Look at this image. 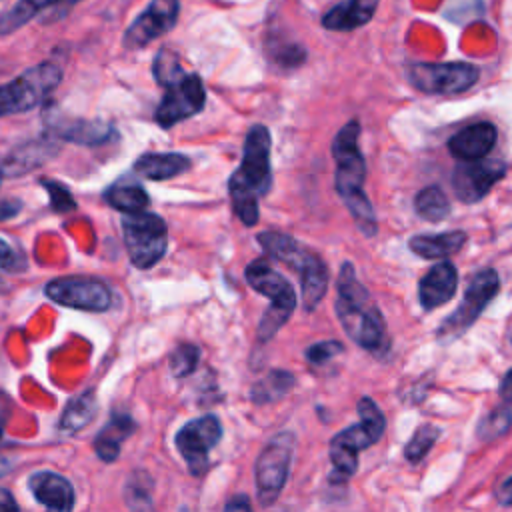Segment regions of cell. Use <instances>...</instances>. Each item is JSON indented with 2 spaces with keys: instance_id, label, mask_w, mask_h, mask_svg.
I'll use <instances>...</instances> for the list:
<instances>
[{
  "instance_id": "6da1fadb",
  "label": "cell",
  "mask_w": 512,
  "mask_h": 512,
  "mask_svg": "<svg viewBox=\"0 0 512 512\" xmlns=\"http://www.w3.org/2000/svg\"><path fill=\"white\" fill-rule=\"evenodd\" d=\"M272 138L264 124H254L244 140L242 162L228 180V192L234 214L244 226H254L260 218V198L270 192Z\"/></svg>"
},
{
  "instance_id": "7a4b0ae2",
  "label": "cell",
  "mask_w": 512,
  "mask_h": 512,
  "mask_svg": "<svg viewBox=\"0 0 512 512\" xmlns=\"http://www.w3.org/2000/svg\"><path fill=\"white\" fill-rule=\"evenodd\" d=\"M360 124L358 120L346 122L340 132L332 140V156H334V186L348 212L352 214L358 230L364 236L376 234V214L374 208L364 194L366 180V164L364 156L358 148Z\"/></svg>"
},
{
  "instance_id": "3957f363",
  "label": "cell",
  "mask_w": 512,
  "mask_h": 512,
  "mask_svg": "<svg viewBox=\"0 0 512 512\" xmlns=\"http://www.w3.org/2000/svg\"><path fill=\"white\" fill-rule=\"evenodd\" d=\"M336 316L344 332L364 350L382 354L388 350V336L384 318L370 298L368 290L358 282L354 266L344 262L336 282Z\"/></svg>"
},
{
  "instance_id": "277c9868",
  "label": "cell",
  "mask_w": 512,
  "mask_h": 512,
  "mask_svg": "<svg viewBox=\"0 0 512 512\" xmlns=\"http://www.w3.org/2000/svg\"><path fill=\"white\" fill-rule=\"evenodd\" d=\"M244 278L258 294L270 298V306L258 324V340L268 342L296 310V292L288 278L280 274L266 258L252 260L244 270Z\"/></svg>"
},
{
  "instance_id": "5b68a950",
  "label": "cell",
  "mask_w": 512,
  "mask_h": 512,
  "mask_svg": "<svg viewBox=\"0 0 512 512\" xmlns=\"http://www.w3.org/2000/svg\"><path fill=\"white\" fill-rule=\"evenodd\" d=\"M122 238L132 266L148 270L156 266L168 248L166 224L152 212H130L122 218Z\"/></svg>"
},
{
  "instance_id": "8992f818",
  "label": "cell",
  "mask_w": 512,
  "mask_h": 512,
  "mask_svg": "<svg viewBox=\"0 0 512 512\" xmlns=\"http://www.w3.org/2000/svg\"><path fill=\"white\" fill-rule=\"evenodd\" d=\"M62 80V68L56 62L30 66L12 82L0 86V116L26 112L38 106Z\"/></svg>"
},
{
  "instance_id": "52a82bcc",
  "label": "cell",
  "mask_w": 512,
  "mask_h": 512,
  "mask_svg": "<svg viewBox=\"0 0 512 512\" xmlns=\"http://www.w3.org/2000/svg\"><path fill=\"white\" fill-rule=\"evenodd\" d=\"M296 438L292 432H280L266 442L254 466L256 496L262 506H272L286 486L294 456Z\"/></svg>"
},
{
  "instance_id": "ba28073f",
  "label": "cell",
  "mask_w": 512,
  "mask_h": 512,
  "mask_svg": "<svg viewBox=\"0 0 512 512\" xmlns=\"http://www.w3.org/2000/svg\"><path fill=\"white\" fill-rule=\"evenodd\" d=\"M500 288V278L498 272L492 268L480 270L472 276L468 282V288L458 304V308L444 318V322L438 328V340L450 342L458 338L464 330H468L476 318L484 312L486 304L498 294Z\"/></svg>"
},
{
  "instance_id": "9c48e42d",
  "label": "cell",
  "mask_w": 512,
  "mask_h": 512,
  "mask_svg": "<svg viewBox=\"0 0 512 512\" xmlns=\"http://www.w3.org/2000/svg\"><path fill=\"white\" fill-rule=\"evenodd\" d=\"M410 84L424 94H460L480 76L468 62H414L406 70Z\"/></svg>"
},
{
  "instance_id": "30bf717a",
  "label": "cell",
  "mask_w": 512,
  "mask_h": 512,
  "mask_svg": "<svg viewBox=\"0 0 512 512\" xmlns=\"http://www.w3.org/2000/svg\"><path fill=\"white\" fill-rule=\"evenodd\" d=\"M46 296L66 308L104 312L112 304L110 288L92 276H60L46 284Z\"/></svg>"
},
{
  "instance_id": "8fae6325",
  "label": "cell",
  "mask_w": 512,
  "mask_h": 512,
  "mask_svg": "<svg viewBox=\"0 0 512 512\" xmlns=\"http://www.w3.org/2000/svg\"><path fill=\"white\" fill-rule=\"evenodd\" d=\"M164 88L166 92L156 108V122L162 128H172L174 124L196 116L204 108L206 88L198 74L184 72Z\"/></svg>"
},
{
  "instance_id": "7c38bea8",
  "label": "cell",
  "mask_w": 512,
  "mask_h": 512,
  "mask_svg": "<svg viewBox=\"0 0 512 512\" xmlns=\"http://www.w3.org/2000/svg\"><path fill=\"white\" fill-rule=\"evenodd\" d=\"M222 440V424L218 416L206 414L188 420L174 436V444L180 456L186 460L190 474L200 476L208 468L210 450Z\"/></svg>"
},
{
  "instance_id": "4fadbf2b",
  "label": "cell",
  "mask_w": 512,
  "mask_h": 512,
  "mask_svg": "<svg viewBox=\"0 0 512 512\" xmlns=\"http://www.w3.org/2000/svg\"><path fill=\"white\" fill-rule=\"evenodd\" d=\"M180 0H150L144 12H140L124 32V48L138 50L152 40L170 32L178 20Z\"/></svg>"
},
{
  "instance_id": "5bb4252c",
  "label": "cell",
  "mask_w": 512,
  "mask_h": 512,
  "mask_svg": "<svg viewBox=\"0 0 512 512\" xmlns=\"http://www.w3.org/2000/svg\"><path fill=\"white\" fill-rule=\"evenodd\" d=\"M504 174L506 164L500 160H460L452 172V188L460 202L474 204L482 200Z\"/></svg>"
},
{
  "instance_id": "9a60e30c",
  "label": "cell",
  "mask_w": 512,
  "mask_h": 512,
  "mask_svg": "<svg viewBox=\"0 0 512 512\" xmlns=\"http://www.w3.org/2000/svg\"><path fill=\"white\" fill-rule=\"evenodd\" d=\"M28 488H30L32 496L36 498V502H40L48 510L68 512L76 504L74 486L62 474H56L50 470L34 472L28 478Z\"/></svg>"
},
{
  "instance_id": "2e32d148",
  "label": "cell",
  "mask_w": 512,
  "mask_h": 512,
  "mask_svg": "<svg viewBox=\"0 0 512 512\" xmlns=\"http://www.w3.org/2000/svg\"><path fill=\"white\" fill-rule=\"evenodd\" d=\"M48 134L58 140L74 142L80 146H98L116 136L112 124L102 120H84V118H60L48 124Z\"/></svg>"
},
{
  "instance_id": "e0dca14e",
  "label": "cell",
  "mask_w": 512,
  "mask_h": 512,
  "mask_svg": "<svg viewBox=\"0 0 512 512\" xmlns=\"http://www.w3.org/2000/svg\"><path fill=\"white\" fill-rule=\"evenodd\" d=\"M58 152H60L58 142L50 138L24 142L6 156V160L0 164V172L4 178H18L26 172L36 170L38 166L54 158Z\"/></svg>"
},
{
  "instance_id": "ac0fdd59",
  "label": "cell",
  "mask_w": 512,
  "mask_h": 512,
  "mask_svg": "<svg viewBox=\"0 0 512 512\" xmlns=\"http://www.w3.org/2000/svg\"><path fill=\"white\" fill-rule=\"evenodd\" d=\"M458 288V272L452 262L434 264L420 280L418 300L424 310H434L446 304Z\"/></svg>"
},
{
  "instance_id": "d6986e66",
  "label": "cell",
  "mask_w": 512,
  "mask_h": 512,
  "mask_svg": "<svg viewBox=\"0 0 512 512\" xmlns=\"http://www.w3.org/2000/svg\"><path fill=\"white\" fill-rule=\"evenodd\" d=\"M496 126L492 122H478L456 132L448 140V152L456 160L484 158L496 144Z\"/></svg>"
},
{
  "instance_id": "ffe728a7",
  "label": "cell",
  "mask_w": 512,
  "mask_h": 512,
  "mask_svg": "<svg viewBox=\"0 0 512 512\" xmlns=\"http://www.w3.org/2000/svg\"><path fill=\"white\" fill-rule=\"evenodd\" d=\"M258 244L262 246V250L270 258H274V260H278V262L298 270V274L314 258V254L308 248H304L296 238H292V236H288L284 232H276V230L260 232L258 234Z\"/></svg>"
},
{
  "instance_id": "44dd1931",
  "label": "cell",
  "mask_w": 512,
  "mask_h": 512,
  "mask_svg": "<svg viewBox=\"0 0 512 512\" xmlns=\"http://www.w3.org/2000/svg\"><path fill=\"white\" fill-rule=\"evenodd\" d=\"M380 0H344L322 16V26L334 32H350L368 24Z\"/></svg>"
},
{
  "instance_id": "7402d4cb",
  "label": "cell",
  "mask_w": 512,
  "mask_h": 512,
  "mask_svg": "<svg viewBox=\"0 0 512 512\" xmlns=\"http://www.w3.org/2000/svg\"><path fill=\"white\" fill-rule=\"evenodd\" d=\"M190 170V158L178 152H152L142 154L134 162V172L146 180H168Z\"/></svg>"
},
{
  "instance_id": "603a6c76",
  "label": "cell",
  "mask_w": 512,
  "mask_h": 512,
  "mask_svg": "<svg viewBox=\"0 0 512 512\" xmlns=\"http://www.w3.org/2000/svg\"><path fill=\"white\" fill-rule=\"evenodd\" d=\"M466 242V232L452 230V232H440V234H420L410 238L408 246L414 254L426 260H438L448 258L456 254Z\"/></svg>"
},
{
  "instance_id": "cb8c5ba5",
  "label": "cell",
  "mask_w": 512,
  "mask_h": 512,
  "mask_svg": "<svg viewBox=\"0 0 512 512\" xmlns=\"http://www.w3.org/2000/svg\"><path fill=\"white\" fill-rule=\"evenodd\" d=\"M134 420L126 414H114L110 422L96 434L94 450L96 456L104 462H114L120 456L122 442L132 434Z\"/></svg>"
},
{
  "instance_id": "d4e9b609",
  "label": "cell",
  "mask_w": 512,
  "mask_h": 512,
  "mask_svg": "<svg viewBox=\"0 0 512 512\" xmlns=\"http://www.w3.org/2000/svg\"><path fill=\"white\" fill-rule=\"evenodd\" d=\"M326 290H328V266L320 256L314 254L308 266L300 272V294H302L304 310L312 312L320 304V300L326 296Z\"/></svg>"
},
{
  "instance_id": "484cf974",
  "label": "cell",
  "mask_w": 512,
  "mask_h": 512,
  "mask_svg": "<svg viewBox=\"0 0 512 512\" xmlns=\"http://www.w3.org/2000/svg\"><path fill=\"white\" fill-rule=\"evenodd\" d=\"M104 200L116 208L122 210L126 214L130 212H140L148 206L150 198L146 194V190L132 180H118L114 182L106 192H104Z\"/></svg>"
},
{
  "instance_id": "4316f807",
  "label": "cell",
  "mask_w": 512,
  "mask_h": 512,
  "mask_svg": "<svg viewBox=\"0 0 512 512\" xmlns=\"http://www.w3.org/2000/svg\"><path fill=\"white\" fill-rule=\"evenodd\" d=\"M94 414H96V394L90 388L68 402L58 422V428L64 434H76L94 418Z\"/></svg>"
},
{
  "instance_id": "83f0119b",
  "label": "cell",
  "mask_w": 512,
  "mask_h": 512,
  "mask_svg": "<svg viewBox=\"0 0 512 512\" xmlns=\"http://www.w3.org/2000/svg\"><path fill=\"white\" fill-rule=\"evenodd\" d=\"M294 374L288 370H270L250 388V400L254 404H270L284 398L294 388Z\"/></svg>"
},
{
  "instance_id": "f1b7e54d",
  "label": "cell",
  "mask_w": 512,
  "mask_h": 512,
  "mask_svg": "<svg viewBox=\"0 0 512 512\" xmlns=\"http://www.w3.org/2000/svg\"><path fill=\"white\" fill-rule=\"evenodd\" d=\"M50 0H18L10 10L0 14V36H8L42 14Z\"/></svg>"
},
{
  "instance_id": "f546056e",
  "label": "cell",
  "mask_w": 512,
  "mask_h": 512,
  "mask_svg": "<svg viewBox=\"0 0 512 512\" xmlns=\"http://www.w3.org/2000/svg\"><path fill=\"white\" fill-rule=\"evenodd\" d=\"M414 210L422 220L440 222L450 214V202L440 186H426L416 194Z\"/></svg>"
},
{
  "instance_id": "4dcf8cb0",
  "label": "cell",
  "mask_w": 512,
  "mask_h": 512,
  "mask_svg": "<svg viewBox=\"0 0 512 512\" xmlns=\"http://www.w3.org/2000/svg\"><path fill=\"white\" fill-rule=\"evenodd\" d=\"M152 488H154V482L146 472H142V470L132 472L128 476V482L124 488L126 504L136 510L152 508Z\"/></svg>"
},
{
  "instance_id": "1f68e13d",
  "label": "cell",
  "mask_w": 512,
  "mask_h": 512,
  "mask_svg": "<svg viewBox=\"0 0 512 512\" xmlns=\"http://www.w3.org/2000/svg\"><path fill=\"white\" fill-rule=\"evenodd\" d=\"M268 54L282 70H292L304 64L306 48L298 42H268Z\"/></svg>"
},
{
  "instance_id": "d6a6232c",
  "label": "cell",
  "mask_w": 512,
  "mask_h": 512,
  "mask_svg": "<svg viewBox=\"0 0 512 512\" xmlns=\"http://www.w3.org/2000/svg\"><path fill=\"white\" fill-rule=\"evenodd\" d=\"M512 426V410L508 406H498L488 416H484L478 424V438L480 440H494L508 432Z\"/></svg>"
},
{
  "instance_id": "836d02e7",
  "label": "cell",
  "mask_w": 512,
  "mask_h": 512,
  "mask_svg": "<svg viewBox=\"0 0 512 512\" xmlns=\"http://www.w3.org/2000/svg\"><path fill=\"white\" fill-rule=\"evenodd\" d=\"M438 434L440 430L432 424H422L414 436L408 440L406 448H404V456L410 460V462H420L428 452L430 448L434 446V442L438 440Z\"/></svg>"
},
{
  "instance_id": "e575fe53",
  "label": "cell",
  "mask_w": 512,
  "mask_h": 512,
  "mask_svg": "<svg viewBox=\"0 0 512 512\" xmlns=\"http://www.w3.org/2000/svg\"><path fill=\"white\" fill-rule=\"evenodd\" d=\"M152 72H154V78L160 86H166L170 84L172 80H176L178 76L184 74V68L180 66V60L178 56L168 50V48H160L156 58H154V64H152Z\"/></svg>"
},
{
  "instance_id": "d590c367",
  "label": "cell",
  "mask_w": 512,
  "mask_h": 512,
  "mask_svg": "<svg viewBox=\"0 0 512 512\" xmlns=\"http://www.w3.org/2000/svg\"><path fill=\"white\" fill-rule=\"evenodd\" d=\"M200 360V350L194 344H180L172 354H170V372L176 378H184L192 374L198 366Z\"/></svg>"
},
{
  "instance_id": "8d00e7d4",
  "label": "cell",
  "mask_w": 512,
  "mask_h": 512,
  "mask_svg": "<svg viewBox=\"0 0 512 512\" xmlns=\"http://www.w3.org/2000/svg\"><path fill=\"white\" fill-rule=\"evenodd\" d=\"M358 414H360V422L372 432V436L376 440H380L382 434H384V428H386V418L380 412V408L376 406V402L372 398H368V396L360 398Z\"/></svg>"
},
{
  "instance_id": "74e56055",
  "label": "cell",
  "mask_w": 512,
  "mask_h": 512,
  "mask_svg": "<svg viewBox=\"0 0 512 512\" xmlns=\"http://www.w3.org/2000/svg\"><path fill=\"white\" fill-rule=\"evenodd\" d=\"M340 352H344L342 342L338 340H324V342H316L312 346L306 348V360L314 366H322L328 360L336 358Z\"/></svg>"
},
{
  "instance_id": "f35d334b",
  "label": "cell",
  "mask_w": 512,
  "mask_h": 512,
  "mask_svg": "<svg viewBox=\"0 0 512 512\" xmlns=\"http://www.w3.org/2000/svg\"><path fill=\"white\" fill-rule=\"evenodd\" d=\"M26 266H28L26 256L16 246L0 238V270L18 274V272H24Z\"/></svg>"
},
{
  "instance_id": "ab89813d",
  "label": "cell",
  "mask_w": 512,
  "mask_h": 512,
  "mask_svg": "<svg viewBox=\"0 0 512 512\" xmlns=\"http://www.w3.org/2000/svg\"><path fill=\"white\" fill-rule=\"evenodd\" d=\"M40 184L48 190L50 204L56 212H66V210L76 208V202H74V198H72V194L66 186H62L60 182H54V180H40Z\"/></svg>"
},
{
  "instance_id": "60d3db41",
  "label": "cell",
  "mask_w": 512,
  "mask_h": 512,
  "mask_svg": "<svg viewBox=\"0 0 512 512\" xmlns=\"http://www.w3.org/2000/svg\"><path fill=\"white\" fill-rule=\"evenodd\" d=\"M82 0H50V4L46 6V10L40 14V20L44 24H52L62 20L76 4H80Z\"/></svg>"
},
{
  "instance_id": "b9f144b4",
  "label": "cell",
  "mask_w": 512,
  "mask_h": 512,
  "mask_svg": "<svg viewBox=\"0 0 512 512\" xmlns=\"http://www.w3.org/2000/svg\"><path fill=\"white\" fill-rule=\"evenodd\" d=\"M22 210V202L16 198H4L0 200V222L18 216Z\"/></svg>"
},
{
  "instance_id": "7bdbcfd3",
  "label": "cell",
  "mask_w": 512,
  "mask_h": 512,
  "mask_svg": "<svg viewBox=\"0 0 512 512\" xmlns=\"http://www.w3.org/2000/svg\"><path fill=\"white\" fill-rule=\"evenodd\" d=\"M496 500L504 506H512V476L504 480L496 490Z\"/></svg>"
},
{
  "instance_id": "ee69618b",
  "label": "cell",
  "mask_w": 512,
  "mask_h": 512,
  "mask_svg": "<svg viewBox=\"0 0 512 512\" xmlns=\"http://www.w3.org/2000/svg\"><path fill=\"white\" fill-rule=\"evenodd\" d=\"M224 508L226 510H250V500H248V496L238 494V496H232V500L226 502Z\"/></svg>"
},
{
  "instance_id": "f6af8a7d",
  "label": "cell",
  "mask_w": 512,
  "mask_h": 512,
  "mask_svg": "<svg viewBox=\"0 0 512 512\" xmlns=\"http://www.w3.org/2000/svg\"><path fill=\"white\" fill-rule=\"evenodd\" d=\"M500 396H502V400H506V402H512V370L504 376V380H502V384H500Z\"/></svg>"
},
{
  "instance_id": "bcb514c9",
  "label": "cell",
  "mask_w": 512,
  "mask_h": 512,
  "mask_svg": "<svg viewBox=\"0 0 512 512\" xmlns=\"http://www.w3.org/2000/svg\"><path fill=\"white\" fill-rule=\"evenodd\" d=\"M0 510H18V504L6 488H0Z\"/></svg>"
},
{
  "instance_id": "7dc6e473",
  "label": "cell",
  "mask_w": 512,
  "mask_h": 512,
  "mask_svg": "<svg viewBox=\"0 0 512 512\" xmlns=\"http://www.w3.org/2000/svg\"><path fill=\"white\" fill-rule=\"evenodd\" d=\"M12 468H14L12 458H8L6 454H0V478H2V476H6Z\"/></svg>"
},
{
  "instance_id": "c3c4849f",
  "label": "cell",
  "mask_w": 512,
  "mask_h": 512,
  "mask_svg": "<svg viewBox=\"0 0 512 512\" xmlns=\"http://www.w3.org/2000/svg\"><path fill=\"white\" fill-rule=\"evenodd\" d=\"M6 290H8V284H6V282H4V278L0 276V292H6Z\"/></svg>"
},
{
  "instance_id": "681fc988",
  "label": "cell",
  "mask_w": 512,
  "mask_h": 512,
  "mask_svg": "<svg viewBox=\"0 0 512 512\" xmlns=\"http://www.w3.org/2000/svg\"><path fill=\"white\" fill-rule=\"evenodd\" d=\"M2 432H4V420H2V416H0V438H2Z\"/></svg>"
},
{
  "instance_id": "f907efd6",
  "label": "cell",
  "mask_w": 512,
  "mask_h": 512,
  "mask_svg": "<svg viewBox=\"0 0 512 512\" xmlns=\"http://www.w3.org/2000/svg\"><path fill=\"white\" fill-rule=\"evenodd\" d=\"M2 178H4V176H2V172H0V180H2Z\"/></svg>"
}]
</instances>
